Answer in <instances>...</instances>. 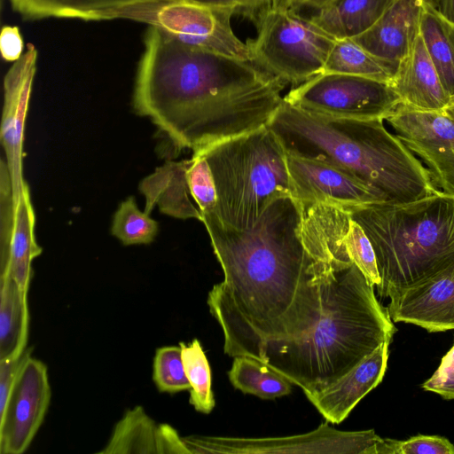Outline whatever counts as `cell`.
<instances>
[{
	"label": "cell",
	"instance_id": "cell-1",
	"mask_svg": "<svg viewBox=\"0 0 454 454\" xmlns=\"http://www.w3.org/2000/svg\"><path fill=\"white\" fill-rule=\"evenodd\" d=\"M302 206L273 200L256 223L239 230L215 213L202 217L223 280L207 296L230 356L263 361L267 351L309 334L323 314L337 263L317 257L301 231Z\"/></svg>",
	"mask_w": 454,
	"mask_h": 454
},
{
	"label": "cell",
	"instance_id": "cell-2",
	"mask_svg": "<svg viewBox=\"0 0 454 454\" xmlns=\"http://www.w3.org/2000/svg\"><path fill=\"white\" fill-rule=\"evenodd\" d=\"M144 43L133 108L157 127L168 160L268 126L284 101L286 83L251 62L187 46L154 26Z\"/></svg>",
	"mask_w": 454,
	"mask_h": 454
},
{
	"label": "cell",
	"instance_id": "cell-3",
	"mask_svg": "<svg viewBox=\"0 0 454 454\" xmlns=\"http://www.w3.org/2000/svg\"><path fill=\"white\" fill-rule=\"evenodd\" d=\"M396 332L357 266L343 262L327 285L323 314L302 339L266 352L264 362L301 387L305 395L321 392L351 371Z\"/></svg>",
	"mask_w": 454,
	"mask_h": 454
},
{
	"label": "cell",
	"instance_id": "cell-4",
	"mask_svg": "<svg viewBox=\"0 0 454 454\" xmlns=\"http://www.w3.org/2000/svg\"><path fill=\"white\" fill-rule=\"evenodd\" d=\"M383 121L315 115L284 100L268 126L287 153L340 166L387 202H408L439 191L429 170Z\"/></svg>",
	"mask_w": 454,
	"mask_h": 454
},
{
	"label": "cell",
	"instance_id": "cell-5",
	"mask_svg": "<svg viewBox=\"0 0 454 454\" xmlns=\"http://www.w3.org/2000/svg\"><path fill=\"white\" fill-rule=\"evenodd\" d=\"M343 207L372 245L380 297H390L454 263V194L439 190L408 202Z\"/></svg>",
	"mask_w": 454,
	"mask_h": 454
},
{
	"label": "cell",
	"instance_id": "cell-6",
	"mask_svg": "<svg viewBox=\"0 0 454 454\" xmlns=\"http://www.w3.org/2000/svg\"><path fill=\"white\" fill-rule=\"evenodd\" d=\"M199 149L214 176L223 223L249 229L273 200L292 196L286 152L269 126Z\"/></svg>",
	"mask_w": 454,
	"mask_h": 454
},
{
	"label": "cell",
	"instance_id": "cell-7",
	"mask_svg": "<svg viewBox=\"0 0 454 454\" xmlns=\"http://www.w3.org/2000/svg\"><path fill=\"white\" fill-rule=\"evenodd\" d=\"M253 21L256 36L246 42L252 64L296 86L323 72L335 39L309 17L267 7Z\"/></svg>",
	"mask_w": 454,
	"mask_h": 454
},
{
	"label": "cell",
	"instance_id": "cell-8",
	"mask_svg": "<svg viewBox=\"0 0 454 454\" xmlns=\"http://www.w3.org/2000/svg\"><path fill=\"white\" fill-rule=\"evenodd\" d=\"M231 9L216 8L192 0L140 3L117 12L113 20L144 22L162 30L187 46L250 62L247 43L234 33Z\"/></svg>",
	"mask_w": 454,
	"mask_h": 454
},
{
	"label": "cell",
	"instance_id": "cell-9",
	"mask_svg": "<svg viewBox=\"0 0 454 454\" xmlns=\"http://www.w3.org/2000/svg\"><path fill=\"white\" fill-rule=\"evenodd\" d=\"M284 100L311 114L352 120H385L401 103L387 82L334 73H321L295 86Z\"/></svg>",
	"mask_w": 454,
	"mask_h": 454
},
{
	"label": "cell",
	"instance_id": "cell-10",
	"mask_svg": "<svg viewBox=\"0 0 454 454\" xmlns=\"http://www.w3.org/2000/svg\"><path fill=\"white\" fill-rule=\"evenodd\" d=\"M328 423L326 420L310 433L285 437L189 435L183 437V441L191 454H378L382 438L373 429L343 432L331 427Z\"/></svg>",
	"mask_w": 454,
	"mask_h": 454
},
{
	"label": "cell",
	"instance_id": "cell-11",
	"mask_svg": "<svg viewBox=\"0 0 454 454\" xmlns=\"http://www.w3.org/2000/svg\"><path fill=\"white\" fill-rule=\"evenodd\" d=\"M385 121L423 160L437 188L454 194V108L422 110L399 103Z\"/></svg>",
	"mask_w": 454,
	"mask_h": 454
},
{
	"label": "cell",
	"instance_id": "cell-12",
	"mask_svg": "<svg viewBox=\"0 0 454 454\" xmlns=\"http://www.w3.org/2000/svg\"><path fill=\"white\" fill-rule=\"evenodd\" d=\"M22 355L10 396L0 414V453L21 454L27 450L43 422L51 390L45 364Z\"/></svg>",
	"mask_w": 454,
	"mask_h": 454
},
{
	"label": "cell",
	"instance_id": "cell-13",
	"mask_svg": "<svg viewBox=\"0 0 454 454\" xmlns=\"http://www.w3.org/2000/svg\"><path fill=\"white\" fill-rule=\"evenodd\" d=\"M35 212L28 185L13 197L6 160L0 165V277L9 276L28 293L32 261L42 253L35 235Z\"/></svg>",
	"mask_w": 454,
	"mask_h": 454
},
{
	"label": "cell",
	"instance_id": "cell-14",
	"mask_svg": "<svg viewBox=\"0 0 454 454\" xmlns=\"http://www.w3.org/2000/svg\"><path fill=\"white\" fill-rule=\"evenodd\" d=\"M286 162L292 196L301 205L347 207L387 201L376 189L333 163L287 152Z\"/></svg>",
	"mask_w": 454,
	"mask_h": 454
},
{
	"label": "cell",
	"instance_id": "cell-15",
	"mask_svg": "<svg viewBox=\"0 0 454 454\" xmlns=\"http://www.w3.org/2000/svg\"><path fill=\"white\" fill-rule=\"evenodd\" d=\"M36 60L35 46L27 43V51L9 68L4 79L0 139L16 200L26 184L22 171L24 126L36 71Z\"/></svg>",
	"mask_w": 454,
	"mask_h": 454
},
{
	"label": "cell",
	"instance_id": "cell-16",
	"mask_svg": "<svg viewBox=\"0 0 454 454\" xmlns=\"http://www.w3.org/2000/svg\"><path fill=\"white\" fill-rule=\"evenodd\" d=\"M389 298L387 309L393 322L413 324L429 333L454 329V263Z\"/></svg>",
	"mask_w": 454,
	"mask_h": 454
},
{
	"label": "cell",
	"instance_id": "cell-17",
	"mask_svg": "<svg viewBox=\"0 0 454 454\" xmlns=\"http://www.w3.org/2000/svg\"><path fill=\"white\" fill-rule=\"evenodd\" d=\"M424 5L420 0H394L372 27L352 39L373 56L397 66L420 34Z\"/></svg>",
	"mask_w": 454,
	"mask_h": 454
},
{
	"label": "cell",
	"instance_id": "cell-18",
	"mask_svg": "<svg viewBox=\"0 0 454 454\" xmlns=\"http://www.w3.org/2000/svg\"><path fill=\"white\" fill-rule=\"evenodd\" d=\"M389 344H380L328 388L306 395L325 420L333 424L343 421L358 402L381 382L387 369Z\"/></svg>",
	"mask_w": 454,
	"mask_h": 454
},
{
	"label": "cell",
	"instance_id": "cell-19",
	"mask_svg": "<svg viewBox=\"0 0 454 454\" xmlns=\"http://www.w3.org/2000/svg\"><path fill=\"white\" fill-rule=\"evenodd\" d=\"M389 85L401 103L422 110L451 107L445 90L419 34L410 52L398 63Z\"/></svg>",
	"mask_w": 454,
	"mask_h": 454
},
{
	"label": "cell",
	"instance_id": "cell-20",
	"mask_svg": "<svg viewBox=\"0 0 454 454\" xmlns=\"http://www.w3.org/2000/svg\"><path fill=\"white\" fill-rule=\"evenodd\" d=\"M98 453L191 454L171 426L157 424L139 405L124 413Z\"/></svg>",
	"mask_w": 454,
	"mask_h": 454
},
{
	"label": "cell",
	"instance_id": "cell-21",
	"mask_svg": "<svg viewBox=\"0 0 454 454\" xmlns=\"http://www.w3.org/2000/svg\"><path fill=\"white\" fill-rule=\"evenodd\" d=\"M394 0H324L309 19L335 40L355 38L372 27Z\"/></svg>",
	"mask_w": 454,
	"mask_h": 454
},
{
	"label": "cell",
	"instance_id": "cell-22",
	"mask_svg": "<svg viewBox=\"0 0 454 454\" xmlns=\"http://www.w3.org/2000/svg\"><path fill=\"white\" fill-rule=\"evenodd\" d=\"M27 292L9 276L0 277V361L20 358L27 349Z\"/></svg>",
	"mask_w": 454,
	"mask_h": 454
},
{
	"label": "cell",
	"instance_id": "cell-23",
	"mask_svg": "<svg viewBox=\"0 0 454 454\" xmlns=\"http://www.w3.org/2000/svg\"><path fill=\"white\" fill-rule=\"evenodd\" d=\"M25 20L72 18L84 20H113L114 14L131 5L161 0H9Z\"/></svg>",
	"mask_w": 454,
	"mask_h": 454
},
{
	"label": "cell",
	"instance_id": "cell-24",
	"mask_svg": "<svg viewBox=\"0 0 454 454\" xmlns=\"http://www.w3.org/2000/svg\"><path fill=\"white\" fill-rule=\"evenodd\" d=\"M420 35L454 108V25L425 4Z\"/></svg>",
	"mask_w": 454,
	"mask_h": 454
},
{
	"label": "cell",
	"instance_id": "cell-25",
	"mask_svg": "<svg viewBox=\"0 0 454 454\" xmlns=\"http://www.w3.org/2000/svg\"><path fill=\"white\" fill-rule=\"evenodd\" d=\"M397 66L373 56L353 39L335 40L322 73L362 76L389 84Z\"/></svg>",
	"mask_w": 454,
	"mask_h": 454
},
{
	"label": "cell",
	"instance_id": "cell-26",
	"mask_svg": "<svg viewBox=\"0 0 454 454\" xmlns=\"http://www.w3.org/2000/svg\"><path fill=\"white\" fill-rule=\"evenodd\" d=\"M228 376L235 388L262 399L286 395L292 390V382L286 377L250 356H235Z\"/></svg>",
	"mask_w": 454,
	"mask_h": 454
},
{
	"label": "cell",
	"instance_id": "cell-27",
	"mask_svg": "<svg viewBox=\"0 0 454 454\" xmlns=\"http://www.w3.org/2000/svg\"><path fill=\"white\" fill-rule=\"evenodd\" d=\"M187 379L190 382V403L194 409L208 414L215 406L211 388V370L200 342L194 339L191 343H179Z\"/></svg>",
	"mask_w": 454,
	"mask_h": 454
},
{
	"label": "cell",
	"instance_id": "cell-28",
	"mask_svg": "<svg viewBox=\"0 0 454 454\" xmlns=\"http://www.w3.org/2000/svg\"><path fill=\"white\" fill-rule=\"evenodd\" d=\"M111 232L125 246L149 244L157 235L158 223L137 207L133 197H129L116 210Z\"/></svg>",
	"mask_w": 454,
	"mask_h": 454
},
{
	"label": "cell",
	"instance_id": "cell-29",
	"mask_svg": "<svg viewBox=\"0 0 454 454\" xmlns=\"http://www.w3.org/2000/svg\"><path fill=\"white\" fill-rule=\"evenodd\" d=\"M153 380L161 393L175 394L190 390L179 346H165L156 349L153 364Z\"/></svg>",
	"mask_w": 454,
	"mask_h": 454
},
{
	"label": "cell",
	"instance_id": "cell-30",
	"mask_svg": "<svg viewBox=\"0 0 454 454\" xmlns=\"http://www.w3.org/2000/svg\"><path fill=\"white\" fill-rule=\"evenodd\" d=\"M345 243L352 262L373 286L380 284L376 255L372 245L361 225L352 217L347 226Z\"/></svg>",
	"mask_w": 454,
	"mask_h": 454
},
{
	"label": "cell",
	"instance_id": "cell-31",
	"mask_svg": "<svg viewBox=\"0 0 454 454\" xmlns=\"http://www.w3.org/2000/svg\"><path fill=\"white\" fill-rule=\"evenodd\" d=\"M385 454H454L445 437L418 434L404 441L385 439Z\"/></svg>",
	"mask_w": 454,
	"mask_h": 454
},
{
	"label": "cell",
	"instance_id": "cell-32",
	"mask_svg": "<svg viewBox=\"0 0 454 454\" xmlns=\"http://www.w3.org/2000/svg\"><path fill=\"white\" fill-rule=\"evenodd\" d=\"M422 387L444 399H454V343L442 357L437 370L422 384Z\"/></svg>",
	"mask_w": 454,
	"mask_h": 454
},
{
	"label": "cell",
	"instance_id": "cell-33",
	"mask_svg": "<svg viewBox=\"0 0 454 454\" xmlns=\"http://www.w3.org/2000/svg\"><path fill=\"white\" fill-rule=\"evenodd\" d=\"M200 4L216 8L231 9L235 13L254 20L256 15L267 7L270 0H192Z\"/></svg>",
	"mask_w": 454,
	"mask_h": 454
},
{
	"label": "cell",
	"instance_id": "cell-34",
	"mask_svg": "<svg viewBox=\"0 0 454 454\" xmlns=\"http://www.w3.org/2000/svg\"><path fill=\"white\" fill-rule=\"evenodd\" d=\"M23 38L17 26H4L0 35V50L5 61L15 62L23 55Z\"/></svg>",
	"mask_w": 454,
	"mask_h": 454
},
{
	"label": "cell",
	"instance_id": "cell-35",
	"mask_svg": "<svg viewBox=\"0 0 454 454\" xmlns=\"http://www.w3.org/2000/svg\"><path fill=\"white\" fill-rule=\"evenodd\" d=\"M21 360L22 356L15 360L0 361V414L7 403Z\"/></svg>",
	"mask_w": 454,
	"mask_h": 454
},
{
	"label": "cell",
	"instance_id": "cell-36",
	"mask_svg": "<svg viewBox=\"0 0 454 454\" xmlns=\"http://www.w3.org/2000/svg\"><path fill=\"white\" fill-rule=\"evenodd\" d=\"M324 0H270V7L275 10L298 12L303 7L316 9Z\"/></svg>",
	"mask_w": 454,
	"mask_h": 454
},
{
	"label": "cell",
	"instance_id": "cell-37",
	"mask_svg": "<svg viewBox=\"0 0 454 454\" xmlns=\"http://www.w3.org/2000/svg\"><path fill=\"white\" fill-rule=\"evenodd\" d=\"M436 10L442 18L454 25V0H439Z\"/></svg>",
	"mask_w": 454,
	"mask_h": 454
},
{
	"label": "cell",
	"instance_id": "cell-38",
	"mask_svg": "<svg viewBox=\"0 0 454 454\" xmlns=\"http://www.w3.org/2000/svg\"><path fill=\"white\" fill-rule=\"evenodd\" d=\"M424 4L437 8L439 0H420Z\"/></svg>",
	"mask_w": 454,
	"mask_h": 454
}]
</instances>
